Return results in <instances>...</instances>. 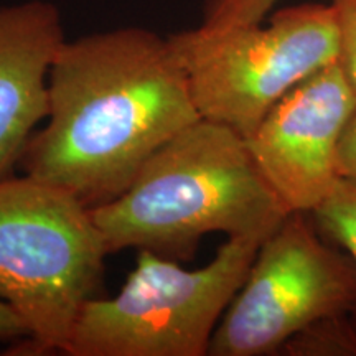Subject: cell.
<instances>
[{"label":"cell","mask_w":356,"mask_h":356,"mask_svg":"<svg viewBox=\"0 0 356 356\" xmlns=\"http://www.w3.org/2000/svg\"><path fill=\"white\" fill-rule=\"evenodd\" d=\"M48 88L47 124L19 168L89 208L118 198L160 147L202 119L170 38L144 26L66 40Z\"/></svg>","instance_id":"6da1fadb"},{"label":"cell","mask_w":356,"mask_h":356,"mask_svg":"<svg viewBox=\"0 0 356 356\" xmlns=\"http://www.w3.org/2000/svg\"><path fill=\"white\" fill-rule=\"evenodd\" d=\"M91 213L111 254L137 249L178 262L197 254L203 236L264 241L291 215L241 134L203 118L160 147L118 198Z\"/></svg>","instance_id":"7a4b0ae2"},{"label":"cell","mask_w":356,"mask_h":356,"mask_svg":"<svg viewBox=\"0 0 356 356\" xmlns=\"http://www.w3.org/2000/svg\"><path fill=\"white\" fill-rule=\"evenodd\" d=\"M109 254L81 200L24 173L2 178L0 300L29 328L6 355H65L83 307L99 296Z\"/></svg>","instance_id":"3957f363"},{"label":"cell","mask_w":356,"mask_h":356,"mask_svg":"<svg viewBox=\"0 0 356 356\" xmlns=\"http://www.w3.org/2000/svg\"><path fill=\"white\" fill-rule=\"evenodd\" d=\"M261 239L233 236L200 269L139 251L114 297L88 300L68 356H208L211 338L243 286Z\"/></svg>","instance_id":"277c9868"},{"label":"cell","mask_w":356,"mask_h":356,"mask_svg":"<svg viewBox=\"0 0 356 356\" xmlns=\"http://www.w3.org/2000/svg\"><path fill=\"white\" fill-rule=\"evenodd\" d=\"M203 119L246 139L297 84L338 61L332 3L273 10L257 24L168 35Z\"/></svg>","instance_id":"5b68a950"},{"label":"cell","mask_w":356,"mask_h":356,"mask_svg":"<svg viewBox=\"0 0 356 356\" xmlns=\"http://www.w3.org/2000/svg\"><path fill=\"white\" fill-rule=\"evenodd\" d=\"M356 309V264L309 213H291L257 249L208 356H269L315 320Z\"/></svg>","instance_id":"8992f818"},{"label":"cell","mask_w":356,"mask_h":356,"mask_svg":"<svg viewBox=\"0 0 356 356\" xmlns=\"http://www.w3.org/2000/svg\"><path fill=\"white\" fill-rule=\"evenodd\" d=\"M356 113V91L341 66L297 84L246 137L252 157L291 213H310L340 175V144Z\"/></svg>","instance_id":"52a82bcc"},{"label":"cell","mask_w":356,"mask_h":356,"mask_svg":"<svg viewBox=\"0 0 356 356\" xmlns=\"http://www.w3.org/2000/svg\"><path fill=\"white\" fill-rule=\"evenodd\" d=\"M61 10L48 0L0 6V180L50 111V71L66 42Z\"/></svg>","instance_id":"ba28073f"},{"label":"cell","mask_w":356,"mask_h":356,"mask_svg":"<svg viewBox=\"0 0 356 356\" xmlns=\"http://www.w3.org/2000/svg\"><path fill=\"white\" fill-rule=\"evenodd\" d=\"M287 356H356V320L351 314L327 315L307 325L280 350Z\"/></svg>","instance_id":"9c48e42d"},{"label":"cell","mask_w":356,"mask_h":356,"mask_svg":"<svg viewBox=\"0 0 356 356\" xmlns=\"http://www.w3.org/2000/svg\"><path fill=\"white\" fill-rule=\"evenodd\" d=\"M310 216L320 233L343 249L356 264V184L341 178L330 197ZM351 315L356 320V309Z\"/></svg>","instance_id":"30bf717a"},{"label":"cell","mask_w":356,"mask_h":356,"mask_svg":"<svg viewBox=\"0 0 356 356\" xmlns=\"http://www.w3.org/2000/svg\"><path fill=\"white\" fill-rule=\"evenodd\" d=\"M280 0H203L200 26L211 30L257 24L275 10Z\"/></svg>","instance_id":"8fae6325"},{"label":"cell","mask_w":356,"mask_h":356,"mask_svg":"<svg viewBox=\"0 0 356 356\" xmlns=\"http://www.w3.org/2000/svg\"><path fill=\"white\" fill-rule=\"evenodd\" d=\"M338 32V65L356 91V0H330Z\"/></svg>","instance_id":"7c38bea8"},{"label":"cell","mask_w":356,"mask_h":356,"mask_svg":"<svg viewBox=\"0 0 356 356\" xmlns=\"http://www.w3.org/2000/svg\"><path fill=\"white\" fill-rule=\"evenodd\" d=\"M340 175L343 180L356 184V113L350 119L340 144Z\"/></svg>","instance_id":"4fadbf2b"},{"label":"cell","mask_w":356,"mask_h":356,"mask_svg":"<svg viewBox=\"0 0 356 356\" xmlns=\"http://www.w3.org/2000/svg\"><path fill=\"white\" fill-rule=\"evenodd\" d=\"M29 337V328L15 310L0 300V341H17Z\"/></svg>","instance_id":"5bb4252c"}]
</instances>
